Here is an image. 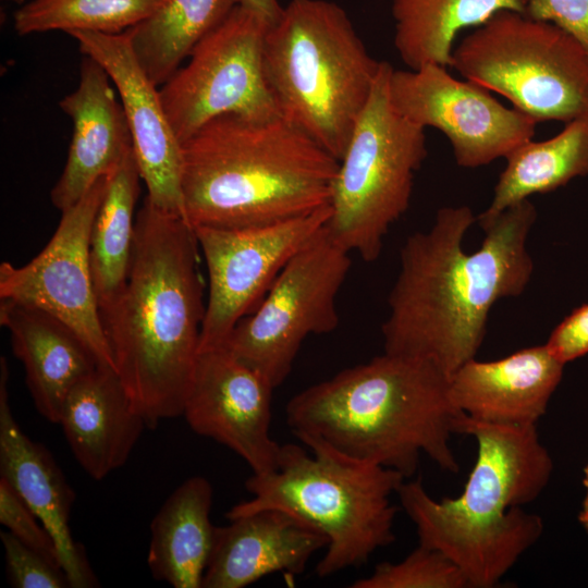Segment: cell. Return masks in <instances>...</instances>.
<instances>
[{"mask_svg":"<svg viewBox=\"0 0 588 588\" xmlns=\"http://www.w3.org/2000/svg\"><path fill=\"white\" fill-rule=\"evenodd\" d=\"M4 549L7 574L11 586L16 588L70 587L62 571L41 554L30 549L9 531L0 534Z\"/></svg>","mask_w":588,"mask_h":588,"instance_id":"cell-32","label":"cell"},{"mask_svg":"<svg viewBox=\"0 0 588 588\" xmlns=\"http://www.w3.org/2000/svg\"><path fill=\"white\" fill-rule=\"evenodd\" d=\"M182 151L183 213L192 228L264 226L331 204L339 160L282 117L219 115Z\"/></svg>","mask_w":588,"mask_h":588,"instance_id":"cell-4","label":"cell"},{"mask_svg":"<svg viewBox=\"0 0 588 588\" xmlns=\"http://www.w3.org/2000/svg\"><path fill=\"white\" fill-rule=\"evenodd\" d=\"M140 173L132 150L108 175L105 196L89 240V261L99 309L108 308L123 290L132 259Z\"/></svg>","mask_w":588,"mask_h":588,"instance_id":"cell-27","label":"cell"},{"mask_svg":"<svg viewBox=\"0 0 588 588\" xmlns=\"http://www.w3.org/2000/svg\"><path fill=\"white\" fill-rule=\"evenodd\" d=\"M193 228L146 196L125 285L100 317L133 408L149 428L183 415L205 317Z\"/></svg>","mask_w":588,"mask_h":588,"instance_id":"cell-2","label":"cell"},{"mask_svg":"<svg viewBox=\"0 0 588 588\" xmlns=\"http://www.w3.org/2000/svg\"><path fill=\"white\" fill-rule=\"evenodd\" d=\"M0 523L25 546L41 554L54 566L62 568L52 536L3 478H0Z\"/></svg>","mask_w":588,"mask_h":588,"instance_id":"cell-31","label":"cell"},{"mask_svg":"<svg viewBox=\"0 0 588 588\" xmlns=\"http://www.w3.org/2000/svg\"><path fill=\"white\" fill-rule=\"evenodd\" d=\"M586 531L588 532V517L579 519Z\"/></svg>","mask_w":588,"mask_h":588,"instance_id":"cell-37","label":"cell"},{"mask_svg":"<svg viewBox=\"0 0 588 588\" xmlns=\"http://www.w3.org/2000/svg\"><path fill=\"white\" fill-rule=\"evenodd\" d=\"M450 379L431 360L383 353L295 394L289 427L304 444H321L346 457L412 477L421 453L456 473L450 448Z\"/></svg>","mask_w":588,"mask_h":588,"instance_id":"cell-3","label":"cell"},{"mask_svg":"<svg viewBox=\"0 0 588 588\" xmlns=\"http://www.w3.org/2000/svg\"><path fill=\"white\" fill-rule=\"evenodd\" d=\"M166 0H33L14 13L20 35L48 30L120 34L155 13Z\"/></svg>","mask_w":588,"mask_h":588,"instance_id":"cell-29","label":"cell"},{"mask_svg":"<svg viewBox=\"0 0 588 588\" xmlns=\"http://www.w3.org/2000/svg\"><path fill=\"white\" fill-rule=\"evenodd\" d=\"M393 66L381 61L333 182L330 235L363 260L378 259L392 224L408 209L415 173L428 155L425 128L389 97Z\"/></svg>","mask_w":588,"mask_h":588,"instance_id":"cell-7","label":"cell"},{"mask_svg":"<svg viewBox=\"0 0 588 588\" xmlns=\"http://www.w3.org/2000/svg\"><path fill=\"white\" fill-rule=\"evenodd\" d=\"M453 432L477 442V460L463 492L442 499L454 512L474 520H495L536 500L548 485L553 463L536 425L491 424L461 412Z\"/></svg>","mask_w":588,"mask_h":588,"instance_id":"cell-17","label":"cell"},{"mask_svg":"<svg viewBox=\"0 0 588 588\" xmlns=\"http://www.w3.org/2000/svg\"><path fill=\"white\" fill-rule=\"evenodd\" d=\"M236 5L238 0H166L155 13L126 29L135 58L150 81L163 85Z\"/></svg>","mask_w":588,"mask_h":588,"instance_id":"cell-28","label":"cell"},{"mask_svg":"<svg viewBox=\"0 0 588 588\" xmlns=\"http://www.w3.org/2000/svg\"><path fill=\"white\" fill-rule=\"evenodd\" d=\"M281 445L278 468L253 474L245 482L253 495L226 512L228 519L264 509H280L304 519L328 538L316 566L328 577L365 564L379 548L395 540L399 510L390 497L404 476L391 468L356 461L321 444Z\"/></svg>","mask_w":588,"mask_h":588,"instance_id":"cell-6","label":"cell"},{"mask_svg":"<svg viewBox=\"0 0 588 588\" xmlns=\"http://www.w3.org/2000/svg\"><path fill=\"white\" fill-rule=\"evenodd\" d=\"M353 588H468L460 568L440 551L419 544L399 563L378 564Z\"/></svg>","mask_w":588,"mask_h":588,"instance_id":"cell-30","label":"cell"},{"mask_svg":"<svg viewBox=\"0 0 588 588\" xmlns=\"http://www.w3.org/2000/svg\"><path fill=\"white\" fill-rule=\"evenodd\" d=\"M111 82L106 70L84 54L77 88L59 102L73 123L68 159L50 193L61 212L77 203L98 179L110 175L133 150L126 115Z\"/></svg>","mask_w":588,"mask_h":588,"instance_id":"cell-19","label":"cell"},{"mask_svg":"<svg viewBox=\"0 0 588 588\" xmlns=\"http://www.w3.org/2000/svg\"><path fill=\"white\" fill-rule=\"evenodd\" d=\"M563 364L588 353V304L573 310L560 322L546 343Z\"/></svg>","mask_w":588,"mask_h":588,"instance_id":"cell-34","label":"cell"},{"mask_svg":"<svg viewBox=\"0 0 588 588\" xmlns=\"http://www.w3.org/2000/svg\"><path fill=\"white\" fill-rule=\"evenodd\" d=\"M396 494L416 526L419 544L444 554L469 588L494 587L543 531L541 517L523 507L497 520L469 519L429 495L420 478L403 481Z\"/></svg>","mask_w":588,"mask_h":588,"instance_id":"cell-16","label":"cell"},{"mask_svg":"<svg viewBox=\"0 0 588 588\" xmlns=\"http://www.w3.org/2000/svg\"><path fill=\"white\" fill-rule=\"evenodd\" d=\"M536 219L530 199L510 206L480 226L482 243L468 254L463 241L477 216L468 206L440 208L430 229L401 248L381 327L384 352L431 360L449 379L475 358L492 306L522 295L531 279L527 238Z\"/></svg>","mask_w":588,"mask_h":588,"instance_id":"cell-1","label":"cell"},{"mask_svg":"<svg viewBox=\"0 0 588 588\" xmlns=\"http://www.w3.org/2000/svg\"><path fill=\"white\" fill-rule=\"evenodd\" d=\"M524 15L556 25L588 50V0H522Z\"/></svg>","mask_w":588,"mask_h":588,"instance_id":"cell-33","label":"cell"},{"mask_svg":"<svg viewBox=\"0 0 588 588\" xmlns=\"http://www.w3.org/2000/svg\"><path fill=\"white\" fill-rule=\"evenodd\" d=\"M388 86L395 110L422 128L442 132L462 168L506 158L536 132L537 122L531 118L504 107L490 90L455 78L439 64L392 69Z\"/></svg>","mask_w":588,"mask_h":588,"instance_id":"cell-12","label":"cell"},{"mask_svg":"<svg viewBox=\"0 0 588 588\" xmlns=\"http://www.w3.org/2000/svg\"><path fill=\"white\" fill-rule=\"evenodd\" d=\"M465 79L534 121H588V50L554 24L501 10L453 49Z\"/></svg>","mask_w":588,"mask_h":588,"instance_id":"cell-8","label":"cell"},{"mask_svg":"<svg viewBox=\"0 0 588 588\" xmlns=\"http://www.w3.org/2000/svg\"><path fill=\"white\" fill-rule=\"evenodd\" d=\"M583 483H584V486L586 488V494H585V499L583 501V509H581V512L579 514V519L588 517V464H587V466L585 467V470H584Z\"/></svg>","mask_w":588,"mask_h":588,"instance_id":"cell-36","label":"cell"},{"mask_svg":"<svg viewBox=\"0 0 588 588\" xmlns=\"http://www.w3.org/2000/svg\"><path fill=\"white\" fill-rule=\"evenodd\" d=\"M501 10L524 14L522 0H392L394 46L416 70L426 64L451 66L457 33L477 27Z\"/></svg>","mask_w":588,"mask_h":588,"instance_id":"cell-26","label":"cell"},{"mask_svg":"<svg viewBox=\"0 0 588 588\" xmlns=\"http://www.w3.org/2000/svg\"><path fill=\"white\" fill-rule=\"evenodd\" d=\"M262 63L280 115L340 160L380 71L347 13L291 0L267 30Z\"/></svg>","mask_w":588,"mask_h":588,"instance_id":"cell-5","label":"cell"},{"mask_svg":"<svg viewBox=\"0 0 588 588\" xmlns=\"http://www.w3.org/2000/svg\"><path fill=\"white\" fill-rule=\"evenodd\" d=\"M69 34L78 41L84 54L106 70L118 89L147 197L158 208L184 218L182 144L171 127L157 86L135 58L127 32Z\"/></svg>","mask_w":588,"mask_h":588,"instance_id":"cell-15","label":"cell"},{"mask_svg":"<svg viewBox=\"0 0 588 588\" xmlns=\"http://www.w3.org/2000/svg\"><path fill=\"white\" fill-rule=\"evenodd\" d=\"M108 176L98 179L83 197L62 211L44 249L29 262L0 265V298L44 309L74 330L101 365L115 370L94 290L89 240L105 196Z\"/></svg>","mask_w":588,"mask_h":588,"instance_id":"cell-13","label":"cell"},{"mask_svg":"<svg viewBox=\"0 0 588 588\" xmlns=\"http://www.w3.org/2000/svg\"><path fill=\"white\" fill-rule=\"evenodd\" d=\"M564 365L546 344L492 362L473 358L450 378V397L458 411L474 419L536 425L547 412Z\"/></svg>","mask_w":588,"mask_h":588,"instance_id":"cell-21","label":"cell"},{"mask_svg":"<svg viewBox=\"0 0 588 588\" xmlns=\"http://www.w3.org/2000/svg\"><path fill=\"white\" fill-rule=\"evenodd\" d=\"M273 388L224 346L199 352L183 416L191 429L241 456L253 474L278 468L270 434Z\"/></svg>","mask_w":588,"mask_h":588,"instance_id":"cell-14","label":"cell"},{"mask_svg":"<svg viewBox=\"0 0 588 588\" xmlns=\"http://www.w3.org/2000/svg\"><path fill=\"white\" fill-rule=\"evenodd\" d=\"M7 359H0V474L52 536L70 587L97 584L84 550L71 535L69 518L75 494L48 450L17 425L8 393Z\"/></svg>","mask_w":588,"mask_h":588,"instance_id":"cell-18","label":"cell"},{"mask_svg":"<svg viewBox=\"0 0 588 588\" xmlns=\"http://www.w3.org/2000/svg\"><path fill=\"white\" fill-rule=\"evenodd\" d=\"M213 490L208 479L184 480L150 524L148 566L156 579L174 588H200L216 528L210 522Z\"/></svg>","mask_w":588,"mask_h":588,"instance_id":"cell-24","label":"cell"},{"mask_svg":"<svg viewBox=\"0 0 588 588\" xmlns=\"http://www.w3.org/2000/svg\"><path fill=\"white\" fill-rule=\"evenodd\" d=\"M489 207L477 216L481 226L510 206L588 175V121H573L555 136L528 140L506 158Z\"/></svg>","mask_w":588,"mask_h":588,"instance_id":"cell-25","label":"cell"},{"mask_svg":"<svg viewBox=\"0 0 588 588\" xmlns=\"http://www.w3.org/2000/svg\"><path fill=\"white\" fill-rule=\"evenodd\" d=\"M238 5L255 13L270 27L280 20L283 12L278 0H238Z\"/></svg>","mask_w":588,"mask_h":588,"instance_id":"cell-35","label":"cell"},{"mask_svg":"<svg viewBox=\"0 0 588 588\" xmlns=\"http://www.w3.org/2000/svg\"><path fill=\"white\" fill-rule=\"evenodd\" d=\"M350 254L326 225L290 259L223 346L273 389L279 387L306 338L338 328L336 297L352 266Z\"/></svg>","mask_w":588,"mask_h":588,"instance_id":"cell-9","label":"cell"},{"mask_svg":"<svg viewBox=\"0 0 588 588\" xmlns=\"http://www.w3.org/2000/svg\"><path fill=\"white\" fill-rule=\"evenodd\" d=\"M331 212L329 205L264 226L193 228L209 281L199 352L224 345L237 322L258 306L290 259L327 225Z\"/></svg>","mask_w":588,"mask_h":588,"instance_id":"cell-11","label":"cell"},{"mask_svg":"<svg viewBox=\"0 0 588 588\" xmlns=\"http://www.w3.org/2000/svg\"><path fill=\"white\" fill-rule=\"evenodd\" d=\"M13 1H22V0H13Z\"/></svg>","mask_w":588,"mask_h":588,"instance_id":"cell-38","label":"cell"},{"mask_svg":"<svg viewBox=\"0 0 588 588\" xmlns=\"http://www.w3.org/2000/svg\"><path fill=\"white\" fill-rule=\"evenodd\" d=\"M269 25L236 5L206 35L159 90L171 127L183 144L222 114L255 120L281 117L268 88L262 63Z\"/></svg>","mask_w":588,"mask_h":588,"instance_id":"cell-10","label":"cell"},{"mask_svg":"<svg viewBox=\"0 0 588 588\" xmlns=\"http://www.w3.org/2000/svg\"><path fill=\"white\" fill-rule=\"evenodd\" d=\"M0 324L8 329L12 352L24 366L36 409L59 424L72 388L101 365L97 356L66 323L32 305L1 299Z\"/></svg>","mask_w":588,"mask_h":588,"instance_id":"cell-22","label":"cell"},{"mask_svg":"<svg viewBox=\"0 0 588 588\" xmlns=\"http://www.w3.org/2000/svg\"><path fill=\"white\" fill-rule=\"evenodd\" d=\"M59 424L77 463L95 480L123 466L148 427L115 370L105 365L72 388Z\"/></svg>","mask_w":588,"mask_h":588,"instance_id":"cell-23","label":"cell"},{"mask_svg":"<svg viewBox=\"0 0 588 588\" xmlns=\"http://www.w3.org/2000/svg\"><path fill=\"white\" fill-rule=\"evenodd\" d=\"M216 528L204 588H243L282 572H304L328 538L304 519L280 509L258 510Z\"/></svg>","mask_w":588,"mask_h":588,"instance_id":"cell-20","label":"cell"}]
</instances>
